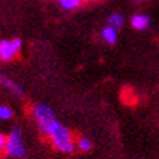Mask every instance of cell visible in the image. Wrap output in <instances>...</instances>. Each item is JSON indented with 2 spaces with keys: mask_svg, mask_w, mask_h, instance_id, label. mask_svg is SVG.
Instances as JSON below:
<instances>
[{
  "mask_svg": "<svg viewBox=\"0 0 159 159\" xmlns=\"http://www.w3.org/2000/svg\"><path fill=\"white\" fill-rule=\"evenodd\" d=\"M85 2H98V0H85Z\"/></svg>",
  "mask_w": 159,
  "mask_h": 159,
  "instance_id": "4fadbf2b",
  "label": "cell"
},
{
  "mask_svg": "<svg viewBox=\"0 0 159 159\" xmlns=\"http://www.w3.org/2000/svg\"><path fill=\"white\" fill-rule=\"evenodd\" d=\"M107 25H110L112 28H116L120 31L123 28V25H124V16L118 12H114V13H111L108 16V19H107Z\"/></svg>",
  "mask_w": 159,
  "mask_h": 159,
  "instance_id": "52a82bcc",
  "label": "cell"
},
{
  "mask_svg": "<svg viewBox=\"0 0 159 159\" xmlns=\"http://www.w3.org/2000/svg\"><path fill=\"white\" fill-rule=\"evenodd\" d=\"M134 3H145V2H149V0H133Z\"/></svg>",
  "mask_w": 159,
  "mask_h": 159,
  "instance_id": "7c38bea8",
  "label": "cell"
},
{
  "mask_svg": "<svg viewBox=\"0 0 159 159\" xmlns=\"http://www.w3.org/2000/svg\"><path fill=\"white\" fill-rule=\"evenodd\" d=\"M5 153L10 158H24L26 155V148L24 143V136L22 131L18 125H15L10 130V133L6 136V143H5Z\"/></svg>",
  "mask_w": 159,
  "mask_h": 159,
  "instance_id": "7a4b0ae2",
  "label": "cell"
},
{
  "mask_svg": "<svg viewBox=\"0 0 159 159\" xmlns=\"http://www.w3.org/2000/svg\"><path fill=\"white\" fill-rule=\"evenodd\" d=\"M101 38L108 45H114L117 43V39H118V29L112 28L110 25H105L101 29Z\"/></svg>",
  "mask_w": 159,
  "mask_h": 159,
  "instance_id": "8992f818",
  "label": "cell"
},
{
  "mask_svg": "<svg viewBox=\"0 0 159 159\" xmlns=\"http://www.w3.org/2000/svg\"><path fill=\"white\" fill-rule=\"evenodd\" d=\"M0 88H3L5 91L10 92L13 97L24 98L25 97V89L20 86L19 83H16L13 79H10L2 69H0Z\"/></svg>",
  "mask_w": 159,
  "mask_h": 159,
  "instance_id": "277c9868",
  "label": "cell"
},
{
  "mask_svg": "<svg viewBox=\"0 0 159 159\" xmlns=\"http://www.w3.org/2000/svg\"><path fill=\"white\" fill-rule=\"evenodd\" d=\"M76 148L82 152H89L92 149V142L88 137H79L76 140Z\"/></svg>",
  "mask_w": 159,
  "mask_h": 159,
  "instance_id": "9c48e42d",
  "label": "cell"
},
{
  "mask_svg": "<svg viewBox=\"0 0 159 159\" xmlns=\"http://www.w3.org/2000/svg\"><path fill=\"white\" fill-rule=\"evenodd\" d=\"M57 2H58V6L63 10L70 12V10H76L77 7H80L85 0H57Z\"/></svg>",
  "mask_w": 159,
  "mask_h": 159,
  "instance_id": "ba28073f",
  "label": "cell"
},
{
  "mask_svg": "<svg viewBox=\"0 0 159 159\" xmlns=\"http://www.w3.org/2000/svg\"><path fill=\"white\" fill-rule=\"evenodd\" d=\"M5 143H6V136L0 133V155L5 153Z\"/></svg>",
  "mask_w": 159,
  "mask_h": 159,
  "instance_id": "8fae6325",
  "label": "cell"
},
{
  "mask_svg": "<svg viewBox=\"0 0 159 159\" xmlns=\"http://www.w3.org/2000/svg\"><path fill=\"white\" fill-rule=\"evenodd\" d=\"M13 110L9 105H0V120L2 121H7L13 117Z\"/></svg>",
  "mask_w": 159,
  "mask_h": 159,
  "instance_id": "30bf717a",
  "label": "cell"
},
{
  "mask_svg": "<svg viewBox=\"0 0 159 159\" xmlns=\"http://www.w3.org/2000/svg\"><path fill=\"white\" fill-rule=\"evenodd\" d=\"M32 118L38 125L39 131L47 136L54 149L61 153H72L76 149V142L72 131L61 121L57 120L54 111L47 104L37 102L32 105Z\"/></svg>",
  "mask_w": 159,
  "mask_h": 159,
  "instance_id": "6da1fadb",
  "label": "cell"
},
{
  "mask_svg": "<svg viewBox=\"0 0 159 159\" xmlns=\"http://www.w3.org/2000/svg\"><path fill=\"white\" fill-rule=\"evenodd\" d=\"M130 25L134 31H140V32L148 31V29L150 28V16L149 15H146V13H143V12L131 15Z\"/></svg>",
  "mask_w": 159,
  "mask_h": 159,
  "instance_id": "5b68a950",
  "label": "cell"
},
{
  "mask_svg": "<svg viewBox=\"0 0 159 159\" xmlns=\"http://www.w3.org/2000/svg\"><path fill=\"white\" fill-rule=\"evenodd\" d=\"M22 48V39H2L0 41V60L2 61H12Z\"/></svg>",
  "mask_w": 159,
  "mask_h": 159,
  "instance_id": "3957f363",
  "label": "cell"
}]
</instances>
